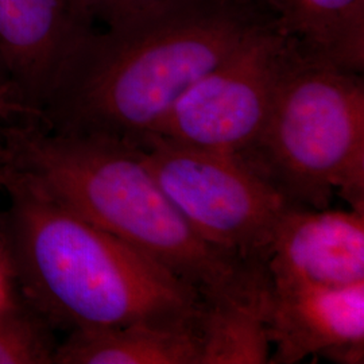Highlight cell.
<instances>
[{"label": "cell", "mask_w": 364, "mask_h": 364, "mask_svg": "<svg viewBox=\"0 0 364 364\" xmlns=\"http://www.w3.org/2000/svg\"><path fill=\"white\" fill-rule=\"evenodd\" d=\"M0 165L9 182L26 183L139 250L193 287L207 306L257 301L267 290L266 269L196 232L135 144L58 134L37 120H0Z\"/></svg>", "instance_id": "obj_1"}, {"label": "cell", "mask_w": 364, "mask_h": 364, "mask_svg": "<svg viewBox=\"0 0 364 364\" xmlns=\"http://www.w3.org/2000/svg\"><path fill=\"white\" fill-rule=\"evenodd\" d=\"M272 19L257 1L186 0L120 26L95 28L57 70L39 124L135 144L156 130L196 80Z\"/></svg>", "instance_id": "obj_2"}, {"label": "cell", "mask_w": 364, "mask_h": 364, "mask_svg": "<svg viewBox=\"0 0 364 364\" xmlns=\"http://www.w3.org/2000/svg\"><path fill=\"white\" fill-rule=\"evenodd\" d=\"M0 259L15 291L66 333L150 326L201 333L207 304L139 250L19 181L4 188Z\"/></svg>", "instance_id": "obj_3"}, {"label": "cell", "mask_w": 364, "mask_h": 364, "mask_svg": "<svg viewBox=\"0 0 364 364\" xmlns=\"http://www.w3.org/2000/svg\"><path fill=\"white\" fill-rule=\"evenodd\" d=\"M290 205L364 212V80L297 54L259 138L240 156Z\"/></svg>", "instance_id": "obj_4"}, {"label": "cell", "mask_w": 364, "mask_h": 364, "mask_svg": "<svg viewBox=\"0 0 364 364\" xmlns=\"http://www.w3.org/2000/svg\"><path fill=\"white\" fill-rule=\"evenodd\" d=\"M135 146L197 234L210 246L266 269L277 227L294 205L237 156L156 134L146 135Z\"/></svg>", "instance_id": "obj_5"}, {"label": "cell", "mask_w": 364, "mask_h": 364, "mask_svg": "<svg viewBox=\"0 0 364 364\" xmlns=\"http://www.w3.org/2000/svg\"><path fill=\"white\" fill-rule=\"evenodd\" d=\"M299 50L274 19L248 34L182 93L153 134L240 156L259 138Z\"/></svg>", "instance_id": "obj_6"}, {"label": "cell", "mask_w": 364, "mask_h": 364, "mask_svg": "<svg viewBox=\"0 0 364 364\" xmlns=\"http://www.w3.org/2000/svg\"><path fill=\"white\" fill-rule=\"evenodd\" d=\"M264 318L272 344L269 363L296 364L309 356L364 363V282L343 287L269 284Z\"/></svg>", "instance_id": "obj_7"}, {"label": "cell", "mask_w": 364, "mask_h": 364, "mask_svg": "<svg viewBox=\"0 0 364 364\" xmlns=\"http://www.w3.org/2000/svg\"><path fill=\"white\" fill-rule=\"evenodd\" d=\"M270 285L351 287L364 282V212L290 207L270 246Z\"/></svg>", "instance_id": "obj_8"}, {"label": "cell", "mask_w": 364, "mask_h": 364, "mask_svg": "<svg viewBox=\"0 0 364 364\" xmlns=\"http://www.w3.org/2000/svg\"><path fill=\"white\" fill-rule=\"evenodd\" d=\"M93 30L81 0H0V63L39 117L63 61Z\"/></svg>", "instance_id": "obj_9"}, {"label": "cell", "mask_w": 364, "mask_h": 364, "mask_svg": "<svg viewBox=\"0 0 364 364\" xmlns=\"http://www.w3.org/2000/svg\"><path fill=\"white\" fill-rule=\"evenodd\" d=\"M278 30L306 60L364 70V0H262Z\"/></svg>", "instance_id": "obj_10"}, {"label": "cell", "mask_w": 364, "mask_h": 364, "mask_svg": "<svg viewBox=\"0 0 364 364\" xmlns=\"http://www.w3.org/2000/svg\"><path fill=\"white\" fill-rule=\"evenodd\" d=\"M198 332L126 326L68 333L54 364H201Z\"/></svg>", "instance_id": "obj_11"}, {"label": "cell", "mask_w": 364, "mask_h": 364, "mask_svg": "<svg viewBox=\"0 0 364 364\" xmlns=\"http://www.w3.org/2000/svg\"><path fill=\"white\" fill-rule=\"evenodd\" d=\"M264 299L208 306L201 328V364L269 363L272 344Z\"/></svg>", "instance_id": "obj_12"}, {"label": "cell", "mask_w": 364, "mask_h": 364, "mask_svg": "<svg viewBox=\"0 0 364 364\" xmlns=\"http://www.w3.org/2000/svg\"><path fill=\"white\" fill-rule=\"evenodd\" d=\"M55 332L11 287L0 302V364H54Z\"/></svg>", "instance_id": "obj_13"}, {"label": "cell", "mask_w": 364, "mask_h": 364, "mask_svg": "<svg viewBox=\"0 0 364 364\" xmlns=\"http://www.w3.org/2000/svg\"><path fill=\"white\" fill-rule=\"evenodd\" d=\"M95 23L117 27L159 13L186 0H81Z\"/></svg>", "instance_id": "obj_14"}, {"label": "cell", "mask_w": 364, "mask_h": 364, "mask_svg": "<svg viewBox=\"0 0 364 364\" xmlns=\"http://www.w3.org/2000/svg\"><path fill=\"white\" fill-rule=\"evenodd\" d=\"M0 120H39V114L19 99L10 82L0 88Z\"/></svg>", "instance_id": "obj_15"}, {"label": "cell", "mask_w": 364, "mask_h": 364, "mask_svg": "<svg viewBox=\"0 0 364 364\" xmlns=\"http://www.w3.org/2000/svg\"><path fill=\"white\" fill-rule=\"evenodd\" d=\"M11 282L9 279V275L6 273V269L0 259V302L7 297V294L11 290Z\"/></svg>", "instance_id": "obj_16"}, {"label": "cell", "mask_w": 364, "mask_h": 364, "mask_svg": "<svg viewBox=\"0 0 364 364\" xmlns=\"http://www.w3.org/2000/svg\"><path fill=\"white\" fill-rule=\"evenodd\" d=\"M7 182H9L7 173H6L4 168L0 165V189H4V188H6V185H7Z\"/></svg>", "instance_id": "obj_17"}, {"label": "cell", "mask_w": 364, "mask_h": 364, "mask_svg": "<svg viewBox=\"0 0 364 364\" xmlns=\"http://www.w3.org/2000/svg\"><path fill=\"white\" fill-rule=\"evenodd\" d=\"M7 84H10V81H9V77H7L6 72H4V68H3L1 63H0V88L7 85Z\"/></svg>", "instance_id": "obj_18"}, {"label": "cell", "mask_w": 364, "mask_h": 364, "mask_svg": "<svg viewBox=\"0 0 364 364\" xmlns=\"http://www.w3.org/2000/svg\"><path fill=\"white\" fill-rule=\"evenodd\" d=\"M250 1H257V3H259V4H262V6H264V4L262 3V0H250Z\"/></svg>", "instance_id": "obj_19"}]
</instances>
